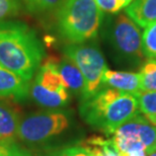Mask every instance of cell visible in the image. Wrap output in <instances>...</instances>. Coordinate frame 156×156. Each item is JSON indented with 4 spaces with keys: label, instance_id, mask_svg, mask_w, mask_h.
I'll list each match as a JSON object with an SVG mask.
<instances>
[{
    "label": "cell",
    "instance_id": "cell-6",
    "mask_svg": "<svg viewBox=\"0 0 156 156\" xmlns=\"http://www.w3.org/2000/svg\"><path fill=\"white\" fill-rule=\"evenodd\" d=\"M64 56L70 59L84 78V90L81 99L87 98L101 88V79L108 69L105 57L98 46L89 43L67 44L63 48Z\"/></svg>",
    "mask_w": 156,
    "mask_h": 156
},
{
    "label": "cell",
    "instance_id": "cell-5",
    "mask_svg": "<svg viewBox=\"0 0 156 156\" xmlns=\"http://www.w3.org/2000/svg\"><path fill=\"white\" fill-rule=\"evenodd\" d=\"M71 123L69 111L54 108L30 113L21 118L17 139L30 147H40L66 132Z\"/></svg>",
    "mask_w": 156,
    "mask_h": 156
},
{
    "label": "cell",
    "instance_id": "cell-13",
    "mask_svg": "<svg viewBox=\"0 0 156 156\" xmlns=\"http://www.w3.org/2000/svg\"><path fill=\"white\" fill-rule=\"evenodd\" d=\"M125 12L137 26L145 29L156 21V0H133Z\"/></svg>",
    "mask_w": 156,
    "mask_h": 156
},
{
    "label": "cell",
    "instance_id": "cell-8",
    "mask_svg": "<svg viewBox=\"0 0 156 156\" xmlns=\"http://www.w3.org/2000/svg\"><path fill=\"white\" fill-rule=\"evenodd\" d=\"M113 141L120 153L133 150L154 152L156 126L143 115H136L120 126L113 134Z\"/></svg>",
    "mask_w": 156,
    "mask_h": 156
},
{
    "label": "cell",
    "instance_id": "cell-22",
    "mask_svg": "<svg viewBox=\"0 0 156 156\" xmlns=\"http://www.w3.org/2000/svg\"><path fill=\"white\" fill-rule=\"evenodd\" d=\"M21 150L15 141H0V156H20Z\"/></svg>",
    "mask_w": 156,
    "mask_h": 156
},
{
    "label": "cell",
    "instance_id": "cell-27",
    "mask_svg": "<svg viewBox=\"0 0 156 156\" xmlns=\"http://www.w3.org/2000/svg\"><path fill=\"white\" fill-rule=\"evenodd\" d=\"M152 124H154V125H155V126H156V119H155V120H154L153 122H152Z\"/></svg>",
    "mask_w": 156,
    "mask_h": 156
},
{
    "label": "cell",
    "instance_id": "cell-7",
    "mask_svg": "<svg viewBox=\"0 0 156 156\" xmlns=\"http://www.w3.org/2000/svg\"><path fill=\"white\" fill-rule=\"evenodd\" d=\"M30 93L39 105L59 108L70 101L69 89L56 70L52 59H48L37 71Z\"/></svg>",
    "mask_w": 156,
    "mask_h": 156
},
{
    "label": "cell",
    "instance_id": "cell-26",
    "mask_svg": "<svg viewBox=\"0 0 156 156\" xmlns=\"http://www.w3.org/2000/svg\"><path fill=\"white\" fill-rule=\"evenodd\" d=\"M148 156H156V151L152 152V153H150V154H148Z\"/></svg>",
    "mask_w": 156,
    "mask_h": 156
},
{
    "label": "cell",
    "instance_id": "cell-4",
    "mask_svg": "<svg viewBox=\"0 0 156 156\" xmlns=\"http://www.w3.org/2000/svg\"><path fill=\"white\" fill-rule=\"evenodd\" d=\"M105 29L108 42L117 60L131 68H138L145 62L142 35L138 26L126 13L111 14Z\"/></svg>",
    "mask_w": 156,
    "mask_h": 156
},
{
    "label": "cell",
    "instance_id": "cell-25",
    "mask_svg": "<svg viewBox=\"0 0 156 156\" xmlns=\"http://www.w3.org/2000/svg\"><path fill=\"white\" fill-rule=\"evenodd\" d=\"M120 1H121L122 4L124 5V7H127V6L129 5L130 3L133 1V0H120Z\"/></svg>",
    "mask_w": 156,
    "mask_h": 156
},
{
    "label": "cell",
    "instance_id": "cell-12",
    "mask_svg": "<svg viewBox=\"0 0 156 156\" xmlns=\"http://www.w3.org/2000/svg\"><path fill=\"white\" fill-rule=\"evenodd\" d=\"M52 60L56 70L60 74L67 88L75 94L82 95L84 90V78L76 65L65 56L60 60Z\"/></svg>",
    "mask_w": 156,
    "mask_h": 156
},
{
    "label": "cell",
    "instance_id": "cell-19",
    "mask_svg": "<svg viewBox=\"0 0 156 156\" xmlns=\"http://www.w3.org/2000/svg\"><path fill=\"white\" fill-rule=\"evenodd\" d=\"M85 141L90 143V144L98 145L101 149L104 156H120V152H119L117 146L112 138L105 139L99 136H92Z\"/></svg>",
    "mask_w": 156,
    "mask_h": 156
},
{
    "label": "cell",
    "instance_id": "cell-21",
    "mask_svg": "<svg viewBox=\"0 0 156 156\" xmlns=\"http://www.w3.org/2000/svg\"><path fill=\"white\" fill-rule=\"evenodd\" d=\"M99 9L108 14H117L125 8L120 0H94Z\"/></svg>",
    "mask_w": 156,
    "mask_h": 156
},
{
    "label": "cell",
    "instance_id": "cell-1",
    "mask_svg": "<svg viewBox=\"0 0 156 156\" xmlns=\"http://www.w3.org/2000/svg\"><path fill=\"white\" fill-rule=\"evenodd\" d=\"M45 57L36 30L23 21H0V65L23 79L35 76Z\"/></svg>",
    "mask_w": 156,
    "mask_h": 156
},
{
    "label": "cell",
    "instance_id": "cell-24",
    "mask_svg": "<svg viewBox=\"0 0 156 156\" xmlns=\"http://www.w3.org/2000/svg\"><path fill=\"white\" fill-rule=\"evenodd\" d=\"M20 156H34V155H33V153H30V151H27V149L23 148V150H21Z\"/></svg>",
    "mask_w": 156,
    "mask_h": 156
},
{
    "label": "cell",
    "instance_id": "cell-17",
    "mask_svg": "<svg viewBox=\"0 0 156 156\" xmlns=\"http://www.w3.org/2000/svg\"><path fill=\"white\" fill-rule=\"evenodd\" d=\"M142 49L146 58L156 60V21L144 29L142 34Z\"/></svg>",
    "mask_w": 156,
    "mask_h": 156
},
{
    "label": "cell",
    "instance_id": "cell-28",
    "mask_svg": "<svg viewBox=\"0 0 156 156\" xmlns=\"http://www.w3.org/2000/svg\"><path fill=\"white\" fill-rule=\"evenodd\" d=\"M154 151H156V142H155V145H154Z\"/></svg>",
    "mask_w": 156,
    "mask_h": 156
},
{
    "label": "cell",
    "instance_id": "cell-18",
    "mask_svg": "<svg viewBox=\"0 0 156 156\" xmlns=\"http://www.w3.org/2000/svg\"><path fill=\"white\" fill-rule=\"evenodd\" d=\"M30 13H45L57 9L62 0H20Z\"/></svg>",
    "mask_w": 156,
    "mask_h": 156
},
{
    "label": "cell",
    "instance_id": "cell-14",
    "mask_svg": "<svg viewBox=\"0 0 156 156\" xmlns=\"http://www.w3.org/2000/svg\"><path fill=\"white\" fill-rule=\"evenodd\" d=\"M44 156H104V153L98 145L84 141L81 145H71L54 149Z\"/></svg>",
    "mask_w": 156,
    "mask_h": 156
},
{
    "label": "cell",
    "instance_id": "cell-3",
    "mask_svg": "<svg viewBox=\"0 0 156 156\" xmlns=\"http://www.w3.org/2000/svg\"><path fill=\"white\" fill-rule=\"evenodd\" d=\"M105 20L94 0H62L56 11L57 29L69 44H83L94 40Z\"/></svg>",
    "mask_w": 156,
    "mask_h": 156
},
{
    "label": "cell",
    "instance_id": "cell-15",
    "mask_svg": "<svg viewBox=\"0 0 156 156\" xmlns=\"http://www.w3.org/2000/svg\"><path fill=\"white\" fill-rule=\"evenodd\" d=\"M140 91H156V60L147 59L140 68Z\"/></svg>",
    "mask_w": 156,
    "mask_h": 156
},
{
    "label": "cell",
    "instance_id": "cell-23",
    "mask_svg": "<svg viewBox=\"0 0 156 156\" xmlns=\"http://www.w3.org/2000/svg\"><path fill=\"white\" fill-rule=\"evenodd\" d=\"M146 155L148 154L144 150H133V151L120 153V156H146Z\"/></svg>",
    "mask_w": 156,
    "mask_h": 156
},
{
    "label": "cell",
    "instance_id": "cell-20",
    "mask_svg": "<svg viewBox=\"0 0 156 156\" xmlns=\"http://www.w3.org/2000/svg\"><path fill=\"white\" fill-rule=\"evenodd\" d=\"M20 9V0H0V21L16 15Z\"/></svg>",
    "mask_w": 156,
    "mask_h": 156
},
{
    "label": "cell",
    "instance_id": "cell-9",
    "mask_svg": "<svg viewBox=\"0 0 156 156\" xmlns=\"http://www.w3.org/2000/svg\"><path fill=\"white\" fill-rule=\"evenodd\" d=\"M30 82L0 65V98L24 101L30 95Z\"/></svg>",
    "mask_w": 156,
    "mask_h": 156
},
{
    "label": "cell",
    "instance_id": "cell-2",
    "mask_svg": "<svg viewBox=\"0 0 156 156\" xmlns=\"http://www.w3.org/2000/svg\"><path fill=\"white\" fill-rule=\"evenodd\" d=\"M139 112L136 95L111 87H101L91 96L81 99L79 105L84 122L105 135H113Z\"/></svg>",
    "mask_w": 156,
    "mask_h": 156
},
{
    "label": "cell",
    "instance_id": "cell-10",
    "mask_svg": "<svg viewBox=\"0 0 156 156\" xmlns=\"http://www.w3.org/2000/svg\"><path fill=\"white\" fill-rule=\"evenodd\" d=\"M101 85L137 95L140 92V75L131 71H114L108 68L102 75Z\"/></svg>",
    "mask_w": 156,
    "mask_h": 156
},
{
    "label": "cell",
    "instance_id": "cell-11",
    "mask_svg": "<svg viewBox=\"0 0 156 156\" xmlns=\"http://www.w3.org/2000/svg\"><path fill=\"white\" fill-rule=\"evenodd\" d=\"M20 120L17 108L0 98V141H15Z\"/></svg>",
    "mask_w": 156,
    "mask_h": 156
},
{
    "label": "cell",
    "instance_id": "cell-16",
    "mask_svg": "<svg viewBox=\"0 0 156 156\" xmlns=\"http://www.w3.org/2000/svg\"><path fill=\"white\" fill-rule=\"evenodd\" d=\"M136 96L139 111L152 123L156 119V91H140Z\"/></svg>",
    "mask_w": 156,
    "mask_h": 156
}]
</instances>
